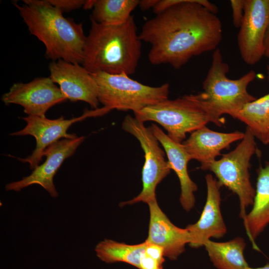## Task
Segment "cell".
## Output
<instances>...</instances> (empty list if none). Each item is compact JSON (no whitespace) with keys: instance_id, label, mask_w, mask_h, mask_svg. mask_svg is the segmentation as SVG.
I'll list each match as a JSON object with an SVG mask.
<instances>
[{"instance_id":"1","label":"cell","mask_w":269,"mask_h":269,"mask_svg":"<svg viewBox=\"0 0 269 269\" xmlns=\"http://www.w3.org/2000/svg\"><path fill=\"white\" fill-rule=\"evenodd\" d=\"M152 9L156 15L138 35L151 45L148 59L153 65L179 69L194 56L216 50L222 40L218 8L207 0H159Z\"/></svg>"},{"instance_id":"2","label":"cell","mask_w":269,"mask_h":269,"mask_svg":"<svg viewBox=\"0 0 269 269\" xmlns=\"http://www.w3.org/2000/svg\"><path fill=\"white\" fill-rule=\"evenodd\" d=\"M90 19L82 66L91 74H134L141 54V41L134 16L118 25H104Z\"/></svg>"},{"instance_id":"3","label":"cell","mask_w":269,"mask_h":269,"mask_svg":"<svg viewBox=\"0 0 269 269\" xmlns=\"http://www.w3.org/2000/svg\"><path fill=\"white\" fill-rule=\"evenodd\" d=\"M14 2L30 33L41 41L47 58L82 64L86 36L82 23L63 15V11L47 0Z\"/></svg>"},{"instance_id":"4","label":"cell","mask_w":269,"mask_h":269,"mask_svg":"<svg viewBox=\"0 0 269 269\" xmlns=\"http://www.w3.org/2000/svg\"><path fill=\"white\" fill-rule=\"evenodd\" d=\"M229 65L224 61L220 49L217 48L203 82V91L194 95L216 120L218 127L225 124L223 115L232 117L245 105L257 99L247 90L248 85L256 78L254 71H250L237 79L229 78Z\"/></svg>"},{"instance_id":"5","label":"cell","mask_w":269,"mask_h":269,"mask_svg":"<svg viewBox=\"0 0 269 269\" xmlns=\"http://www.w3.org/2000/svg\"><path fill=\"white\" fill-rule=\"evenodd\" d=\"M98 91V100L103 107V115L116 109L138 111L168 99L169 85L158 87L144 85L131 79L125 73L110 74L104 72L91 74Z\"/></svg>"},{"instance_id":"6","label":"cell","mask_w":269,"mask_h":269,"mask_svg":"<svg viewBox=\"0 0 269 269\" xmlns=\"http://www.w3.org/2000/svg\"><path fill=\"white\" fill-rule=\"evenodd\" d=\"M134 117L144 123L156 122L167 132L173 141L182 143L186 134L216 120L196 99L194 94L184 95L174 100L166 99L134 112Z\"/></svg>"},{"instance_id":"7","label":"cell","mask_w":269,"mask_h":269,"mask_svg":"<svg viewBox=\"0 0 269 269\" xmlns=\"http://www.w3.org/2000/svg\"><path fill=\"white\" fill-rule=\"evenodd\" d=\"M237 146L230 152L223 154L207 167L212 172L222 186H225L236 194L239 199L240 216L244 220L246 209L253 205L256 190L250 180V161L259 150L255 137L246 127L244 136Z\"/></svg>"},{"instance_id":"8","label":"cell","mask_w":269,"mask_h":269,"mask_svg":"<svg viewBox=\"0 0 269 269\" xmlns=\"http://www.w3.org/2000/svg\"><path fill=\"white\" fill-rule=\"evenodd\" d=\"M124 131L134 136L139 141L144 153V163L141 171L142 189L136 197L121 203L123 206L142 202L147 204L156 199L157 185L170 173L165 151L150 128L131 115L126 116L122 124Z\"/></svg>"},{"instance_id":"9","label":"cell","mask_w":269,"mask_h":269,"mask_svg":"<svg viewBox=\"0 0 269 269\" xmlns=\"http://www.w3.org/2000/svg\"><path fill=\"white\" fill-rule=\"evenodd\" d=\"M94 110H85L82 115L71 119H65L63 116L51 120L45 116H27L21 118L26 123L22 130L12 133L13 136L32 135L36 139V147L32 153L25 158L16 157L22 162L29 164L33 170L39 164L43 157L45 149L60 138H74L77 137L75 134L67 133L68 129L73 124L85 119L95 117Z\"/></svg>"},{"instance_id":"10","label":"cell","mask_w":269,"mask_h":269,"mask_svg":"<svg viewBox=\"0 0 269 269\" xmlns=\"http://www.w3.org/2000/svg\"><path fill=\"white\" fill-rule=\"evenodd\" d=\"M269 23V0H245L237 43L241 58L247 64H256L265 56Z\"/></svg>"},{"instance_id":"11","label":"cell","mask_w":269,"mask_h":269,"mask_svg":"<svg viewBox=\"0 0 269 269\" xmlns=\"http://www.w3.org/2000/svg\"><path fill=\"white\" fill-rule=\"evenodd\" d=\"M67 100L50 77H37L23 83H15L1 97L6 105L16 104L23 108L28 116H45L54 105Z\"/></svg>"},{"instance_id":"12","label":"cell","mask_w":269,"mask_h":269,"mask_svg":"<svg viewBox=\"0 0 269 269\" xmlns=\"http://www.w3.org/2000/svg\"><path fill=\"white\" fill-rule=\"evenodd\" d=\"M85 139L84 136L64 138L51 144L44 151L45 161L32 170L28 176L6 184V191L18 192L30 185L38 184L52 197H57L58 193L54 184V177L64 160L74 154Z\"/></svg>"},{"instance_id":"13","label":"cell","mask_w":269,"mask_h":269,"mask_svg":"<svg viewBox=\"0 0 269 269\" xmlns=\"http://www.w3.org/2000/svg\"><path fill=\"white\" fill-rule=\"evenodd\" d=\"M80 65L63 60L52 61L49 65L50 77L59 85L67 100L83 101L93 109H98L96 82L91 73Z\"/></svg>"},{"instance_id":"14","label":"cell","mask_w":269,"mask_h":269,"mask_svg":"<svg viewBox=\"0 0 269 269\" xmlns=\"http://www.w3.org/2000/svg\"><path fill=\"white\" fill-rule=\"evenodd\" d=\"M207 197L201 216L197 222L186 227L189 235V245L194 248L204 246L211 238H220L227 233L220 209L222 185L210 174L205 176Z\"/></svg>"},{"instance_id":"15","label":"cell","mask_w":269,"mask_h":269,"mask_svg":"<svg viewBox=\"0 0 269 269\" xmlns=\"http://www.w3.org/2000/svg\"><path fill=\"white\" fill-rule=\"evenodd\" d=\"M149 209L148 236L145 242L162 247L164 256L176 260L184 252L186 244L190 241L186 228L174 225L161 210L156 199L147 203Z\"/></svg>"},{"instance_id":"16","label":"cell","mask_w":269,"mask_h":269,"mask_svg":"<svg viewBox=\"0 0 269 269\" xmlns=\"http://www.w3.org/2000/svg\"><path fill=\"white\" fill-rule=\"evenodd\" d=\"M244 133L236 131L231 133L214 131L205 126L191 133L182 144L192 159L200 163V168L206 170L207 167L221 155V152L229 148L235 141L242 140Z\"/></svg>"},{"instance_id":"17","label":"cell","mask_w":269,"mask_h":269,"mask_svg":"<svg viewBox=\"0 0 269 269\" xmlns=\"http://www.w3.org/2000/svg\"><path fill=\"white\" fill-rule=\"evenodd\" d=\"M149 128L163 147L170 169L175 172L179 179L181 205L185 211H189L194 206V192L198 189L197 185L192 180L188 172V163L192 158L182 143L172 140L157 125L152 124Z\"/></svg>"},{"instance_id":"18","label":"cell","mask_w":269,"mask_h":269,"mask_svg":"<svg viewBox=\"0 0 269 269\" xmlns=\"http://www.w3.org/2000/svg\"><path fill=\"white\" fill-rule=\"evenodd\" d=\"M257 179L253 208L243 220L247 234L256 250L255 240L269 224V160L257 170Z\"/></svg>"},{"instance_id":"19","label":"cell","mask_w":269,"mask_h":269,"mask_svg":"<svg viewBox=\"0 0 269 269\" xmlns=\"http://www.w3.org/2000/svg\"><path fill=\"white\" fill-rule=\"evenodd\" d=\"M246 244L237 237L225 242L207 241L204 247L214 266L218 269H247L244 252Z\"/></svg>"},{"instance_id":"20","label":"cell","mask_w":269,"mask_h":269,"mask_svg":"<svg viewBox=\"0 0 269 269\" xmlns=\"http://www.w3.org/2000/svg\"><path fill=\"white\" fill-rule=\"evenodd\" d=\"M232 118L245 124L262 143L269 144V93L245 105Z\"/></svg>"},{"instance_id":"21","label":"cell","mask_w":269,"mask_h":269,"mask_svg":"<svg viewBox=\"0 0 269 269\" xmlns=\"http://www.w3.org/2000/svg\"><path fill=\"white\" fill-rule=\"evenodd\" d=\"M145 246V242L136 245H128L105 239L97 245L95 251L97 257L106 263L123 262L139 269Z\"/></svg>"},{"instance_id":"22","label":"cell","mask_w":269,"mask_h":269,"mask_svg":"<svg viewBox=\"0 0 269 269\" xmlns=\"http://www.w3.org/2000/svg\"><path fill=\"white\" fill-rule=\"evenodd\" d=\"M137 0H95L90 19L104 25H118L127 21L138 5Z\"/></svg>"},{"instance_id":"23","label":"cell","mask_w":269,"mask_h":269,"mask_svg":"<svg viewBox=\"0 0 269 269\" xmlns=\"http://www.w3.org/2000/svg\"><path fill=\"white\" fill-rule=\"evenodd\" d=\"M48 2L62 11L69 12L83 7L84 0H47Z\"/></svg>"},{"instance_id":"24","label":"cell","mask_w":269,"mask_h":269,"mask_svg":"<svg viewBox=\"0 0 269 269\" xmlns=\"http://www.w3.org/2000/svg\"><path fill=\"white\" fill-rule=\"evenodd\" d=\"M232 10L233 23L236 28H239L244 13L245 0H231Z\"/></svg>"},{"instance_id":"25","label":"cell","mask_w":269,"mask_h":269,"mask_svg":"<svg viewBox=\"0 0 269 269\" xmlns=\"http://www.w3.org/2000/svg\"><path fill=\"white\" fill-rule=\"evenodd\" d=\"M164 260L153 258L144 252L142 256L139 269H163Z\"/></svg>"},{"instance_id":"26","label":"cell","mask_w":269,"mask_h":269,"mask_svg":"<svg viewBox=\"0 0 269 269\" xmlns=\"http://www.w3.org/2000/svg\"><path fill=\"white\" fill-rule=\"evenodd\" d=\"M159 0H139L138 6L141 10H148L153 8Z\"/></svg>"},{"instance_id":"27","label":"cell","mask_w":269,"mask_h":269,"mask_svg":"<svg viewBox=\"0 0 269 269\" xmlns=\"http://www.w3.org/2000/svg\"><path fill=\"white\" fill-rule=\"evenodd\" d=\"M265 45V56L269 60V23L268 27L266 34Z\"/></svg>"},{"instance_id":"28","label":"cell","mask_w":269,"mask_h":269,"mask_svg":"<svg viewBox=\"0 0 269 269\" xmlns=\"http://www.w3.org/2000/svg\"><path fill=\"white\" fill-rule=\"evenodd\" d=\"M247 269H269V263L267 264L265 266L257 268H253L249 267Z\"/></svg>"},{"instance_id":"29","label":"cell","mask_w":269,"mask_h":269,"mask_svg":"<svg viewBox=\"0 0 269 269\" xmlns=\"http://www.w3.org/2000/svg\"><path fill=\"white\" fill-rule=\"evenodd\" d=\"M267 78L269 81V61L267 66Z\"/></svg>"}]
</instances>
